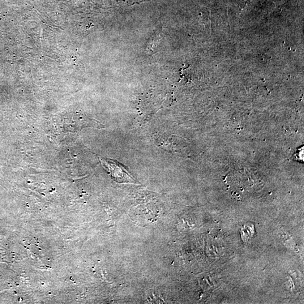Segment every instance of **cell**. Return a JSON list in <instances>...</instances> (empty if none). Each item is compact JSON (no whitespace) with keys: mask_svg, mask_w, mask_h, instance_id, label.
<instances>
[{"mask_svg":"<svg viewBox=\"0 0 304 304\" xmlns=\"http://www.w3.org/2000/svg\"><path fill=\"white\" fill-rule=\"evenodd\" d=\"M102 166L109 171L112 176L119 182H134V179L119 163L108 158H100Z\"/></svg>","mask_w":304,"mask_h":304,"instance_id":"cell-1","label":"cell"}]
</instances>
